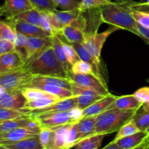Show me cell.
Returning a JSON list of instances; mask_svg holds the SVG:
<instances>
[{
    "instance_id": "cell-1",
    "label": "cell",
    "mask_w": 149,
    "mask_h": 149,
    "mask_svg": "<svg viewBox=\"0 0 149 149\" xmlns=\"http://www.w3.org/2000/svg\"><path fill=\"white\" fill-rule=\"evenodd\" d=\"M112 1L109 4L100 7L102 23H106L120 29H125L138 35L137 22L130 10L129 3Z\"/></svg>"
},
{
    "instance_id": "cell-2",
    "label": "cell",
    "mask_w": 149,
    "mask_h": 149,
    "mask_svg": "<svg viewBox=\"0 0 149 149\" xmlns=\"http://www.w3.org/2000/svg\"><path fill=\"white\" fill-rule=\"evenodd\" d=\"M25 68L33 76L68 78V74L57 58L52 46L48 47L34 59L25 65Z\"/></svg>"
},
{
    "instance_id": "cell-3",
    "label": "cell",
    "mask_w": 149,
    "mask_h": 149,
    "mask_svg": "<svg viewBox=\"0 0 149 149\" xmlns=\"http://www.w3.org/2000/svg\"><path fill=\"white\" fill-rule=\"evenodd\" d=\"M135 112V110H121L115 107L110 108L97 116L95 134L108 135L118 131L132 119Z\"/></svg>"
},
{
    "instance_id": "cell-4",
    "label": "cell",
    "mask_w": 149,
    "mask_h": 149,
    "mask_svg": "<svg viewBox=\"0 0 149 149\" xmlns=\"http://www.w3.org/2000/svg\"><path fill=\"white\" fill-rule=\"evenodd\" d=\"M33 76L25 66L0 75V86L7 91H22L28 87Z\"/></svg>"
},
{
    "instance_id": "cell-5",
    "label": "cell",
    "mask_w": 149,
    "mask_h": 149,
    "mask_svg": "<svg viewBox=\"0 0 149 149\" xmlns=\"http://www.w3.org/2000/svg\"><path fill=\"white\" fill-rule=\"evenodd\" d=\"M119 29H120L111 26V27L102 33H97V31H95L85 33V39L82 45L99 64H100V54L105 42L113 32Z\"/></svg>"
},
{
    "instance_id": "cell-6",
    "label": "cell",
    "mask_w": 149,
    "mask_h": 149,
    "mask_svg": "<svg viewBox=\"0 0 149 149\" xmlns=\"http://www.w3.org/2000/svg\"><path fill=\"white\" fill-rule=\"evenodd\" d=\"M32 117L34 118L41 128H52L62 126L67 124L75 123L76 122L71 116L69 111H65L48 112L37 114Z\"/></svg>"
},
{
    "instance_id": "cell-7",
    "label": "cell",
    "mask_w": 149,
    "mask_h": 149,
    "mask_svg": "<svg viewBox=\"0 0 149 149\" xmlns=\"http://www.w3.org/2000/svg\"><path fill=\"white\" fill-rule=\"evenodd\" d=\"M68 79L79 85L95 90L103 96L110 94L106 82L95 74H77L70 71L68 73Z\"/></svg>"
},
{
    "instance_id": "cell-8",
    "label": "cell",
    "mask_w": 149,
    "mask_h": 149,
    "mask_svg": "<svg viewBox=\"0 0 149 149\" xmlns=\"http://www.w3.org/2000/svg\"><path fill=\"white\" fill-rule=\"evenodd\" d=\"M3 21L13 28L16 32H20L26 36L47 38L52 36L50 33L44 30L42 28L31 23L16 20L14 17H6Z\"/></svg>"
},
{
    "instance_id": "cell-9",
    "label": "cell",
    "mask_w": 149,
    "mask_h": 149,
    "mask_svg": "<svg viewBox=\"0 0 149 149\" xmlns=\"http://www.w3.org/2000/svg\"><path fill=\"white\" fill-rule=\"evenodd\" d=\"M81 13L79 9L73 10H58L56 9L54 11L49 12L50 23L55 34H58L60 31L71 24Z\"/></svg>"
},
{
    "instance_id": "cell-10",
    "label": "cell",
    "mask_w": 149,
    "mask_h": 149,
    "mask_svg": "<svg viewBox=\"0 0 149 149\" xmlns=\"http://www.w3.org/2000/svg\"><path fill=\"white\" fill-rule=\"evenodd\" d=\"M32 9L34 8L29 0H4L0 7V17H13Z\"/></svg>"
},
{
    "instance_id": "cell-11",
    "label": "cell",
    "mask_w": 149,
    "mask_h": 149,
    "mask_svg": "<svg viewBox=\"0 0 149 149\" xmlns=\"http://www.w3.org/2000/svg\"><path fill=\"white\" fill-rule=\"evenodd\" d=\"M39 134L38 132H33L26 128H15L7 132L0 133V146L10 145L28 138L38 137Z\"/></svg>"
},
{
    "instance_id": "cell-12",
    "label": "cell",
    "mask_w": 149,
    "mask_h": 149,
    "mask_svg": "<svg viewBox=\"0 0 149 149\" xmlns=\"http://www.w3.org/2000/svg\"><path fill=\"white\" fill-rule=\"evenodd\" d=\"M52 39L51 37L40 38L27 36L26 39V48H27L28 58L26 64L34 59L36 56L43 52L48 47L52 46ZM25 64V65H26Z\"/></svg>"
},
{
    "instance_id": "cell-13",
    "label": "cell",
    "mask_w": 149,
    "mask_h": 149,
    "mask_svg": "<svg viewBox=\"0 0 149 149\" xmlns=\"http://www.w3.org/2000/svg\"><path fill=\"white\" fill-rule=\"evenodd\" d=\"M27 103L22 91H6L0 95V107L23 110Z\"/></svg>"
},
{
    "instance_id": "cell-14",
    "label": "cell",
    "mask_w": 149,
    "mask_h": 149,
    "mask_svg": "<svg viewBox=\"0 0 149 149\" xmlns=\"http://www.w3.org/2000/svg\"><path fill=\"white\" fill-rule=\"evenodd\" d=\"M116 97H117L116 96L111 95V93L108 95L104 96L91 106L84 109L83 110V116L87 117V116H98L105 111L113 107V104Z\"/></svg>"
},
{
    "instance_id": "cell-15",
    "label": "cell",
    "mask_w": 149,
    "mask_h": 149,
    "mask_svg": "<svg viewBox=\"0 0 149 149\" xmlns=\"http://www.w3.org/2000/svg\"><path fill=\"white\" fill-rule=\"evenodd\" d=\"M77 107V101L76 96H73L71 97L61 100L50 106L45 107L44 109H36V110L29 111V115L31 116H36L37 114L43 113H48V112H55V111H69L74 108Z\"/></svg>"
},
{
    "instance_id": "cell-16",
    "label": "cell",
    "mask_w": 149,
    "mask_h": 149,
    "mask_svg": "<svg viewBox=\"0 0 149 149\" xmlns=\"http://www.w3.org/2000/svg\"><path fill=\"white\" fill-rule=\"evenodd\" d=\"M25 66V63L17 52L1 55L0 59V75Z\"/></svg>"
},
{
    "instance_id": "cell-17",
    "label": "cell",
    "mask_w": 149,
    "mask_h": 149,
    "mask_svg": "<svg viewBox=\"0 0 149 149\" xmlns=\"http://www.w3.org/2000/svg\"><path fill=\"white\" fill-rule=\"evenodd\" d=\"M54 84L63 88L71 90V81L68 78L57 77H48V76H33L30 84L27 87L35 84Z\"/></svg>"
},
{
    "instance_id": "cell-18",
    "label": "cell",
    "mask_w": 149,
    "mask_h": 149,
    "mask_svg": "<svg viewBox=\"0 0 149 149\" xmlns=\"http://www.w3.org/2000/svg\"><path fill=\"white\" fill-rule=\"evenodd\" d=\"M71 45H72L73 47L75 48L76 51H77L80 60L85 61V62L87 63H89L93 66L95 74L96 76H97L100 79L103 80L104 82H106L104 79H103V76H102L101 73H100V64H99L93 58V56L90 55V52H89L87 50V49L84 47V45L81 43H74L71 44Z\"/></svg>"
},
{
    "instance_id": "cell-19",
    "label": "cell",
    "mask_w": 149,
    "mask_h": 149,
    "mask_svg": "<svg viewBox=\"0 0 149 149\" xmlns=\"http://www.w3.org/2000/svg\"><path fill=\"white\" fill-rule=\"evenodd\" d=\"M58 35L63 36L65 41L70 44H82L85 39V32L71 25H68L63 28L58 32Z\"/></svg>"
},
{
    "instance_id": "cell-20",
    "label": "cell",
    "mask_w": 149,
    "mask_h": 149,
    "mask_svg": "<svg viewBox=\"0 0 149 149\" xmlns=\"http://www.w3.org/2000/svg\"><path fill=\"white\" fill-rule=\"evenodd\" d=\"M96 118L97 116H87L77 122L79 141L95 134Z\"/></svg>"
},
{
    "instance_id": "cell-21",
    "label": "cell",
    "mask_w": 149,
    "mask_h": 149,
    "mask_svg": "<svg viewBox=\"0 0 149 149\" xmlns=\"http://www.w3.org/2000/svg\"><path fill=\"white\" fill-rule=\"evenodd\" d=\"M147 138H148L147 132L139 131L133 135L121 138L116 141V143L122 149H132L141 145L144 141L147 139Z\"/></svg>"
},
{
    "instance_id": "cell-22",
    "label": "cell",
    "mask_w": 149,
    "mask_h": 149,
    "mask_svg": "<svg viewBox=\"0 0 149 149\" xmlns=\"http://www.w3.org/2000/svg\"><path fill=\"white\" fill-rule=\"evenodd\" d=\"M52 47H53L54 51H55V55H56L57 58H58V61H60L61 64L62 65L63 68H64V70H65L68 74V73L71 71V65H69V63H68L66 56H65V51H64L63 47L62 39H61V36H58V34L52 35Z\"/></svg>"
},
{
    "instance_id": "cell-23",
    "label": "cell",
    "mask_w": 149,
    "mask_h": 149,
    "mask_svg": "<svg viewBox=\"0 0 149 149\" xmlns=\"http://www.w3.org/2000/svg\"><path fill=\"white\" fill-rule=\"evenodd\" d=\"M142 106V103L134 96V95L117 97L113 104V107L121 110L136 111Z\"/></svg>"
},
{
    "instance_id": "cell-24",
    "label": "cell",
    "mask_w": 149,
    "mask_h": 149,
    "mask_svg": "<svg viewBox=\"0 0 149 149\" xmlns=\"http://www.w3.org/2000/svg\"><path fill=\"white\" fill-rule=\"evenodd\" d=\"M106 135L95 134L78 141L72 149H99Z\"/></svg>"
},
{
    "instance_id": "cell-25",
    "label": "cell",
    "mask_w": 149,
    "mask_h": 149,
    "mask_svg": "<svg viewBox=\"0 0 149 149\" xmlns=\"http://www.w3.org/2000/svg\"><path fill=\"white\" fill-rule=\"evenodd\" d=\"M29 87L40 89V90H43V91L45 92H47V93H49V94L58 96V97H60L61 100L73 97L71 90L63 88V87H59V86L54 85V84H35V85L31 86V87Z\"/></svg>"
},
{
    "instance_id": "cell-26",
    "label": "cell",
    "mask_w": 149,
    "mask_h": 149,
    "mask_svg": "<svg viewBox=\"0 0 149 149\" xmlns=\"http://www.w3.org/2000/svg\"><path fill=\"white\" fill-rule=\"evenodd\" d=\"M61 100V99L58 97V96L49 94L48 95L44 96L40 98L33 100V101L27 102L24 109H28L29 111L44 109V108L47 107V106H50V105L53 104V103H56Z\"/></svg>"
},
{
    "instance_id": "cell-27",
    "label": "cell",
    "mask_w": 149,
    "mask_h": 149,
    "mask_svg": "<svg viewBox=\"0 0 149 149\" xmlns=\"http://www.w3.org/2000/svg\"><path fill=\"white\" fill-rule=\"evenodd\" d=\"M132 119L140 131L146 132L149 128V111L143 106L135 111Z\"/></svg>"
},
{
    "instance_id": "cell-28",
    "label": "cell",
    "mask_w": 149,
    "mask_h": 149,
    "mask_svg": "<svg viewBox=\"0 0 149 149\" xmlns=\"http://www.w3.org/2000/svg\"><path fill=\"white\" fill-rule=\"evenodd\" d=\"M13 17H14L16 20L31 23V24L39 26V27H41L42 26V13L35 9L28 10V11L20 13Z\"/></svg>"
},
{
    "instance_id": "cell-29",
    "label": "cell",
    "mask_w": 149,
    "mask_h": 149,
    "mask_svg": "<svg viewBox=\"0 0 149 149\" xmlns=\"http://www.w3.org/2000/svg\"><path fill=\"white\" fill-rule=\"evenodd\" d=\"M29 110L23 109V110H15V109H7V108L0 107V123L18 119L20 117L28 116Z\"/></svg>"
},
{
    "instance_id": "cell-30",
    "label": "cell",
    "mask_w": 149,
    "mask_h": 149,
    "mask_svg": "<svg viewBox=\"0 0 149 149\" xmlns=\"http://www.w3.org/2000/svg\"><path fill=\"white\" fill-rule=\"evenodd\" d=\"M4 146L10 149H44V147L42 146L39 139V136L23 140Z\"/></svg>"
},
{
    "instance_id": "cell-31",
    "label": "cell",
    "mask_w": 149,
    "mask_h": 149,
    "mask_svg": "<svg viewBox=\"0 0 149 149\" xmlns=\"http://www.w3.org/2000/svg\"><path fill=\"white\" fill-rule=\"evenodd\" d=\"M26 39H27V36H25L24 34L20 33V32H16V39L14 43L15 49V52H17L20 55L25 64H26L28 58Z\"/></svg>"
},
{
    "instance_id": "cell-32",
    "label": "cell",
    "mask_w": 149,
    "mask_h": 149,
    "mask_svg": "<svg viewBox=\"0 0 149 149\" xmlns=\"http://www.w3.org/2000/svg\"><path fill=\"white\" fill-rule=\"evenodd\" d=\"M139 129L137 127L136 125L135 124L134 121L131 119L130 120H129L127 122H126V123H125V125L117 131V134H116V137H115L114 139L113 140V141L116 142V141L121 139V138H123L127 136H129V135H133V134L136 133V132H139Z\"/></svg>"
},
{
    "instance_id": "cell-33",
    "label": "cell",
    "mask_w": 149,
    "mask_h": 149,
    "mask_svg": "<svg viewBox=\"0 0 149 149\" xmlns=\"http://www.w3.org/2000/svg\"><path fill=\"white\" fill-rule=\"evenodd\" d=\"M131 3H132V1H130L129 6L132 17L136 20L137 23L149 29V11H145V10L132 7Z\"/></svg>"
},
{
    "instance_id": "cell-34",
    "label": "cell",
    "mask_w": 149,
    "mask_h": 149,
    "mask_svg": "<svg viewBox=\"0 0 149 149\" xmlns=\"http://www.w3.org/2000/svg\"><path fill=\"white\" fill-rule=\"evenodd\" d=\"M35 10L42 13H49L56 10L57 6L52 0H29Z\"/></svg>"
},
{
    "instance_id": "cell-35",
    "label": "cell",
    "mask_w": 149,
    "mask_h": 149,
    "mask_svg": "<svg viewBox=\"0 0 149 149\" xmlns=\"http://www.w3.org/2000/svg\"><path fill=\"white\" fill-rule=\"evenodd\" d=\"M16 39V32L7 23L0 20V39L9 41L14 44Z\"/></svg>"
},
{
    "instance_id": "cell-36",
    "label": "cell",
    "mask_w": 149,
    "mask_h": 149,
    "mask_svg": "<svg viewBox=\"0 0 149 149\" xmlns=\"http://www.w3.org/2000/svg\"><path fill=\"white\" fill-rule=\"evenodd\" d=\"M111 2L112 0H81L79 10L84 12L91 9L100 8Z\"/></svg>"
},
{
    "instance_id": "cell-37",
    "label": "cell",
    "mask_w": 149,
    "mask_h": 149,
    "mask_svg": "<svg viewBox=\"0 0 149 149\" xmlns=\"http://www.w3.org/2000/svg\"><path fill=\"white\" fill-rule=\"evenodd\" d=\"M22 93L27 100V102L33 101L36 99L49 95V93H47V92L43 91L40 89L33 88V87H26L22 90Z\"/></svg>"
},
{
    "instance_id": "cell-38",
    "label": "cell",
    "mask_w": 149,
    "mask_h": 149,
    "mask_svg": "<svg viewBox=\"0 0 149 149\" xmlns=\"http://www.w3.org/2000/svg\"><path fill=\"white\" fill-rule=\"evenodd\" d=\"M62 43L64 51H65L67 61H68V63L71 67L76 62L79 61L80 58L79 57L78 54H77V51H76L75 48L73 47V45L71 44L68 43V42H65V41H63V39Z\"/></svg>"
},
{
    "instance_id": "cell-39",
    "label": "cell",
    "mask_w": 149,
    "mask_h": 149,
    "mask_svg": "<svg viewBox=\"0 0 149 149\" xmlns=\"http://www.w3.org/2000/svg\"><path fill=\"white\" fill-rule=\"evenodd\" d=\"M103 95H79L76 96L77 101V107L84 110L88 106H91L96 101L103 97Z\"/></svg>"
},
{
    "instance_id": "cell-40",
    "label": "cell",
    "mask_w": 149,
    "mask_h": 149,
    "mask_svg": "<svg viewBox=\"0 0 149 149\" xmlns=\"http://www.w3.org/2000/svg\"><path fill=\"white\" fill-rule=\"evenodd\" d=\"M71 71L74 74H95L93 68L89 63L79 60L71 66Z\"/></svg>"
},
{
    "instance_id": "cell-41",
    "label": "cell",
    "mask_w": 149,
    "mask_h": 149,
    "mask_svg": "<svg viewBox=\"0 0 149 149\" xmlns=\"http://www.w3.org/2000/svg\"><path fill=\"white\" fill-rule=\"evenodd\" d=\"M71 90L72 92L73 96L79 95H102L97 91L87 87H82L76 83L71 81Z\"/></svg>"
},
{
    "instance_id": "cell-42",
    "label": "cell",
    "mask_w": 149,
    "mask_h": 149,
    "mask_svg": "<svg viewBox=\"0 0 149 149\" xmlns=\"http://www.w3.org/2000/svg\"><path fill=\"white\" fill-rule=\"evenodd\" d=\"M57 7L63 10H73L79 9L80 1L79 0H52Z\"/></svg>"
},
{
    "instance_id": "cell-43",
    "label": "cell",
    "mask_w": 149,
    "mask_h": 149,
    "mask_svg": "<svg viewBox=\"0 0 149 149\" xmlns=\"http://www.w3.org/2000/svg\"><path fill=\"white\" fill-rule=\"evenodd\" d=\"M134 96L142 103L147 104L149 103V87H146L139 89L134 93Z\"/></svg>"
},
{
    "instance_id": "cell-44",
    "label": "cell",
    "mask_w": 149,
    "mask_h": 149,
    "mask_svg": "<svg viewBox=\"0 0 149 149\" xmlns=\"http://www.w3.org/2000/svg\"><path fill=\"white\" fill-rule=\"evenodd\" d=\"M41 27L45 31L50 33L52 35L55 34V31L50 23V19H49L48 13H42V26Z\"/></svg>"
},
{
    "instance_id": "cell-45",
    "label": "cell",
    "mask_w": 149,
    "mask_h": 149,
    "mask_svg": "<svg viewBox=\"0 0 149 149\" xmlns=\"http://www.w3.org/2000/svg\"><path fill=\"white\" fill-rule=\"evenodd\" d=\"M14 51H15L14 44L9 41L0 39V56Z\"/></svg>"
},
{
    "instance_id": "cell-46",
    "label": "cell",
    "mask_w": 149,
    "mask_h": 149,
    "mask_svg": "<svg viewBox=\"0 0 149 149\" xmlns=\"http://www.w3.org/2000/svg\"><path fill=\"white\" fill-rule=\"evenodd\" d=\"M137 31H138V36L142 38L149 45V29L142 26L140 23H137Z\"/></svg>"
},
{
    "instance_id": "cell-47",
    "label": "cell",
    "mask_w": 149,
    "mask_h": 149,
    "mask_svg": "<svg viewBox=\"0 0 149 149\" xmlns=\"http://www.w3.org/2000/svg\"><path fill=\"white\" fill-rule=\"evenodd\" d=\"M102 149H122V148H120V146H119L116 142L112 141L111 142L109 143L107 146H106L104 148H103Z\"/></svg>"
},
{
    "instance_id": "cell-48",
    "label": "cell",
    "mask_w": 149,
    "mask_h": 149,
    "mask_svg": "<svg viewBox=\"0 0 149 149\" xmlns=\"http://www.w3.org/2000/svg\"><path fill=\"white\" fill-rule=\"evenodd\" d=\"M148 138L146 141H144L141 145L138 146L135 148H132V149H148Z\"/></svg>"
},
{
    "instance_id": "cell-49",
    "label": "cell",
    "mask_w": 149,
    "mask_h": 149,
    "mask_svg": "<svg viewBox=\"0 0 149 149\" xmlns=\"http://www.w3.org/2000/svg\"><path fill=\"white\" fill-rule=\"evenodd\" d=\"M143 107L145 108L147 111H149V103H147V104H143Z\"/></svg>"
},
{
    "instance_id": "cell-50",
    "label": "cell",
    "mask_w": 149,
    "mask_h": 149,
    "mask_svg": "<svg viewBox=\"0 0 149 149\" xmlns=\"http://www.w3.org/2000/svg\"><path fill=\"white\" fill-rule=\"evenodd\" d=\"M130 1V0H116L117 2H127V1Z\"/></svg>"
},
{
    "instance_id": "cell-51",
    "label": "cell",
    "mask_w": 149,
    "mask_h": 149,
    "mask_svg": "<svg viewBox=\"0 0 149 149\" xmlns=\"http://www.w3.org/2000/svg\"><path fill=\"white\" fill-rule=\"evenodd\" d=\"M147 133H148V149H149V128L147 130Z\"/></svg>"
},
{
    "instance_id": "cell-52",
    "label": "cell",
    "mask_w": 149,
    "mask_h": 149,
    "mask_svg": "<svg viewBox=\"0 0 149 149\" xmlns=\"http://www.w3.org/2000/svg\"><path fill=\"white\" fill-rule=\"evenodd\" d=\"M0 149H10V148H8L7 147L4 146H0Z\"/></svg>"
},
{
    "instance_id": "cell-53",
    "label": "cell",
    "mask_w": 149,
    "mask_h": 149,
    "mask_svg": "<svg viewBox=\"0 0 149 149\" xmlns=\"http://www.w3.org/2000/svg\"><path fill=\"white\" fill-rule=\"evenodd\" d=\"M0 59H1V56H0Z\"/></svg>"
}]
</instances>
